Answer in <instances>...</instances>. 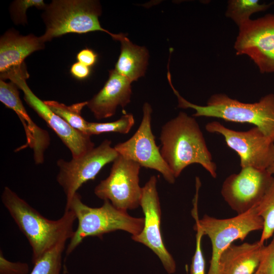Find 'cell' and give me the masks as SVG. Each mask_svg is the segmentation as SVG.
Masks as SVG:
<instances>
[{
    "mask_svg": "<svg viewBox=\"0 0 274 274\" xmlns=\"http://www.w3.org/2000/svg\"><path fill=\"white\" fill-rule=\"evenodd\" d=\"M159 140L161 155L176 178L193 163L201 165L216 178V164L193 116L180 112L162 126Z\"/></svg>",
    "mask_w": 274,
    "mask_h": 274,
    "instance_id": "1",
    "label": "cell"
},
{
    "mask_svg": "<svg viewBox=\"0 0 274 274\" xmlns=\"http://www.w3.org/2000/svg\"><path fill=\"white\" fill-rule=\"evenodd\" d=\"M1 199L27 238L32 249L33 264L61 241L72 237L76 217L72 210H65L58 220L48 219L8 187L4 188Z\"/></svg>",
    "mask_w": 274,
    "mask_h": 274,
    "instance_id": "2",
    "label": "cell"
},
{
    "mask_svg": "<svg viewBox=\"0 0 274 274\" xmlns=\"http://www.w3.org/2000/svg\"><path fill=\"white\" fill-rule=\"evenodd\" d=\"M176 95L178 108L194 110L193 117H207L222 119L238 123L254 125L274 142V94L262 96L258 102L246 103L232 98L224 93L210 96L206 106L197 105L183 97L169 82Z\"/></svg>",
    "mask_w": 274,
    "mask_h": 274,
    "instance_id": "3",
    "label": "cell"
},
{
    "mask_svg": "<svg viewBox=\"0 0 274 274\" xmlns=\"http://www.w3.org/2000/svg\"><path fill=\"white\" fill-rule=\"evenodd\" d=\"M68 210L74 212L78 224L67 247L66 257L87 237H99L118 230L126 231L132 236L136 235L142 231L144 225V218L132 217L127 211L116 208L108 200H104L100 207H90L82 202L78 192L68 209L65 210Z\"/></svg>",
    "mask_w": 274,
    "mask_h": 274,
    "instance_id": "4",
    "label": "cell"
},
{
    "mask_svg": "<svg viewBox=\"0 0 274 274\" xmlns=\"http://www.w3.org/2000/svg\"><path fill=\"white\" fill-rule=\"evenodd\" d=\"M45 10L43 18L46 29L40 37L44 43L68 33L102 31L119 41L125 35L111 33L101 27L98 20L101 7L95 1L55 0Z\"/></svg>",
    "mask_w": 274,
    "mask_h": 274,
    "instance_id": "5",
    "label": "cell"
},
{
    "mask_svg": "<svg viewBox=\"0 0 274 274\" xmlns=\"http://www.w3.org/2000/svg\"><path fill=\"white\" fill-rule=\"evenodd\" d=\"M193 199L192 216L204 235H207L212 244V253L207 274H222L220 259L223 251L236 240L243 241L251 232L262 230L263 220L259 215L256 207L248 212L227 219H217L205 215L199 219L197 203L199 190L196 189Z\"/></svg>",
    "mask_w": 274,
    "mask_h": 274,
    "instance_id": "6",
    "label": "cell"
},
{
    "mask_svg": "<svg viewBox=\"0 0 274 274\" xmlns=\"http://www.w3.org/2000/svg\"><path fill=\"white\" fill-rule=\"evenodd\" d=\"M28 77L23 64L1 74V80L10 79L23 91L24 100L60 138L70 151L72 158L82 156L93 148L91 136L73 128L33 93L26 81Z\"/></svg>",
    "mask_w": 274,
    "mask_h": 274,
    "instance_id": "7",
    "label": "cell"
},
{
    "mask_svg": "<svg viewBox=\"0 0 274 274\" xmlns=\"http://www.w3.org/2000/svg\"><path fill=\"white\" fill-rule=\"evenodd\" d=\"M111 143L106 139L81 156L69 161L57 160L56 180L65 195V210L68 209L73 197L83 184L94 179L106 164L113 162L119 156Z\"/></svg>",
    "mask_w": 274,
    "mask_h": 274,
    "instance_id": "8",
    "label": "cell"
},
{
    "mask_svg": "<svg viewBox=\"0 0 274 274\" xmlns=\"http://www.w3.org/2000/svg\"><path fill=\"white\" fill-rule=\"evenodd\" d=\"M141 165L121 155L113 162L109 176L94 188V194L116 208L127 211L140 206L142 187L139 185Z\"/></svg>",
    "mask_w": 274,
    "mask_h": 274,
    "instance_id": "9",
    "label": "cell"
},
{
    "mask_svg": "<svg viewBox=\"0 0 274 274\" xmlns=\"http://www.w3.org/2000/svg\"><path fill=\"white\" fill-rule=\"evenodd\" d=\"M205 128L209 132L224 137L228 147L239 156L241 167L267 169L274 163V142L257 127L247 131H236L214 121L207 123Z\"/></svg>",
    "mask_w": 274,
    "mask_h": 274,
    "instance_id": "10",
    "label": "cell"
},
{
    "mask_svg": "<svg viewBox=\"0 0 274 274\" xmlns=\"http://www.w3.org/2000/svg\"><path fill=\"white\" fill-rule=\"evenodd\" d=\"M234 48L236 55L248 56L261 73H274V14L238 27Z\"/></svg>",
    "mask_w": 274,
    "mask_h": 274,
    "instance_id": "11",
    "label": "cell"
},
{
    "mask_svg": "<svg viewBox=\"0 0 274 274\" xmlns=\"http://www.w3.org/2000/svg\"><path fill=\"white\" fill-rule=\"evenodd\" d=\"M143 112L142 121L134 134L114 147L120 155L139 163L141 166L158 171L168 183L173 184L176 178L163 159L152 131V109L149 103L144 104Z\"/></svg>",
    "mask_w": 274,
    "mask_h": 274,
    "instance_id": "12",
    "label": "cell"
},
{
    "mask_svg": "<svg viewBox=\"0 0 274 274\" xmlns=\"http://www.w3.org/2000/svg\"><path fill=\"white\" fill-rule=\"evenodd\" d=\"M273 176L267 169L252 166L242 167L239 173L227 177L223 183L221 194L237 214L258 206L269 186Z\"/></svg>",
    "mask_w": 274,
    "mask_h": 274,
    "instance_id": "13",
    "label": "cell"
},
{
    "mask_svg": "<svg viewBox=\"0 0 274 274\" xmlns=\"http://www.w3.org/2000/svg\"><path fill=\"white\" fill-rule=\"evenodd\" d=\"M157 179L151 176L144 187L140 206L142 208L145 217L142 231L132 236V239L150 248L159 258L169 274L176 271V262L165 248L162 238L161 208L157 190Z\"/></svg>",
    "mask_w": 274,
    "mask_h": 274,
    "instance_id": "14",
    "label": "cell"
},
{
    "mask_svg": "<svg viewBox=\"0 0 274 274\" xmlns=\"http://www.w3.org/2000/svg\"><path fill=\"white\" fill-rule=\"evenodd\" d=\"M131 83L115 69L110 70L104 87L87 101V106L94 117L108 118L115 115L118 107L125 108L130 101Z\"/></svg>",
    "mask_w": 274,
    "mask_h": 274,
    "instance_id": "15",
    "label": "cell"
},
{
    "mask_svg": "<svg viewBox=\"0 0 274 274\" xmlns=\"http://www.w3.org/2000/svg\"><path fill=\"white\" fill-rule=\"evenodd\" d=\"M40 37L22 36L14 30L6 31L0 39V72L5 73L21 66L24 59L35 51L43 49Z\"/></svg>",
    "mask_w": 274,
    "mask_h": 274,
    "instance_id": "16",
    "label": "cell"
},
{
    "mask_svg": "<svg viewBox=\"0 0 274 274\" xmlns=\"http://www.w3.org/2000/svg\"><path fill=\"white\" fill-rule=\"evenodd\" d=\"M264 244L259 241L240 245L231 244L222 253L220 267L222 274H254L260 264Z\"/></svg>",
    "mask_w": 274,
    "mask_h": 274,
    "instance_id": "17",
    "label": "cell"
},
{
    "mask_svg": "<svg viewBox=\"0 0 274 274\" xmlns=\"http://www.w3.org/2000/svg\"><path fill=\"white\" fill-rule=\"evenodd\" d=\"M121 51L114 68L131 82L145 75L149 60V52L145 47L133 44L125 36L120 41Z\"/></svg>",
    "mask_w": 274,
    "mask_h": 274,
    "instance_id": "18",
    "label": "cell"
},
{
    "mask_svg": "<svg viewBox=\"0 0 274 274\" xmlns=\"http://www.w3.org/2000/svg\"><path fill=\"white\" fill-rule=\"evenodd\" d=\"M44 101L52 111L71 126L78 131L87 134L88 122L81 116V111L83 108L87 106V101L74 104L70 106H66L64 104L55 100Z\"/></svg>",
    "mask_w": 274,
    "mask_h": 274,
    "instance_id": "19",
    "label": "cell"
},
{
    "mask_svg": "<svg viewBox=\"0 0 274 274\" xmlns=\"http://www.w3.org/2000/svg\"><path fill=\"white\" fill-rule=\"evenodd\" d=\"M272 4H261L257 0H230L225 15L239 27L251 19L250 16L253 14L264 11Z\"/></svg>",
    "mask_w": 274,
    "mask_h": 274,
    "instance_id": "20",
    "label": "cell"
},
{
    "mask_svg": "<svg viewBox=\"0 0 274 274\" xmlns=\"http://www.w3.org/2000/svg\"><path fill=\"white\" fill-rule=\"evenodd\" d=\"M256 208L259 215L263 220V228L259 241L264 244L274 234V177Z\"/></svg>",
    "mask_w": 274,
    "mask_h": 274,
    "instance_id": "21",
    "label": "cell"
},
{
    "mask_svg": "<svg viewBox=\"0 0 274 274\" xmlns=\"http://www.w3.org/2000/svg\"><path fill=\"white\" fill-rule=\"evenodd\" d=\"M66 241H61L36 261L30 274H60L62 254Z\"/></svg>",
    "mask_w": 274,
    "mask_h": 274,
    "instance_id": "22",
    "label": "cell"
},
{
    "mask_svg": "<svg viewBox=\"0 0 274 274\" xmlns=\"http://www.w3.org/2000/svg\"><path fill=\"white\" fill-rule=\"evenodd\" d=\"M134 124V119L133 115L125 114L119 119L113 122H88L87 133L90 136L109 132L127 134Z\"/></svg>",
    "mask_w": 274,
    "mask_h": 274,
    "instance_id": "23",
    "label": "cell"
},
{
    "mask_svg": "<svg viewBox=\"0 0 274 274\" xmlns=\"http://www.w3.org/2000/svg\"><path fill=\"white\" fill-rule=\"evenodd\" d=\"M31 7L45 9L47 6L42 0H17L13 2L10 7V14L14 23H26V11Z\"/></svg>",
    "mask_w": 274,
    "mask_h": 274,
    "instance_id": "24",
    "label": "cell"
},
{
    "mask_svg": "<svg viewBox=\"0 0 274 274\" xmlns=\"http://www.w3.org/2000/svg\"><path fill=\"white\" fill-rule=\"evenodd\" d=\"M194 229L196 231V246L192 259L190 274H205V260L201 248L202 237L204 233L196 223Z\"/></svg>",
    "mask_w": 274,
    "mask_h": 274,
    "instance_id": "25",
    "label": "cell"
},
{
    "mask_svg": "<svg viewBox=\"0 0 274 274\" xmlns=\"http://www.w3.org/2000/svg\"><path fill=\"white\" fill-rule=\"evenodd\" d=\"M271 242L263 247L257 270L262 274H274V234Z\"/></svg>",
    "mask_w": 274,
    "mask_h": 274,
    "instance_id": "26",
    "label": "cell"
},
{
    "mask_svg": "<svg viewBox=\"0 0 274 274\" xmlns=\"http://www.w3.org/2000/svg\"><path fill=\"white\" fill-rule=\"evenodd\" d=\"M29 272L27 263L10 261L5 258L0 251V274H27Z\"/></svg>",
    "mask_w": 274,
    "mask_h": 274,
    "instance_id": "27",
    "label": "cell"
},
{
    "mask_svg": "<svg viewBox=\"0 0 274 274\" xmlns=\"http://www.w3.org/2000/svg\"><path fill=\"white\" fill-rule=\"evenodd\" d=\"M77 59L78 62L90 67L95 63L97 55L93 50L87 48L78 53Z\"/></svg>",
    "mask_w": 274,
    "mask_h": 274,
    "instance_id": "28",
    "label": "cell"
},
{
    "mask_svg": "<svg viewBox=\"0 0 274 274\" xmlns=\"http://www.w3.org/2000/svg\"><path fill=\"white\" fill-rule=\"evenodd\" d=\"M70 71L72 75L76 78L84 79L89 76L90 68L85 64L77 62L72 65Z\"/></svg>",
    "mask_w": 274,
    "mask_h": 274,
    "instance_id": "29",
    "label": "cell"
},
{
    "mask_svg": "<svg viewBox=\"0 0 274 274\" xmlns=\"http://www.w3.org/2000/svg\"><path fill=\"white\" fill-rule=\"evenodd\" d=\"M267 170L271 174H274V163L270 165L267 169Z\"/></svg>",
    "mask_w": 274,
    "mask_h": 274,
    "instance_id": "30",
    "label": "cell"
},
{
    "mask_svg": "<svg viewBox=\"0 0 274 274\" xmlns=\"http://www.w3.org/2000/svg\"><path fill=\"white\" fill-rule=\"evenodd\" d=\"M254 274H262V273L257 269Z\"/></svg>",
    "mask_w": 274,
    "mask_h": 274,
    "instance_id": "31",
    "label": "cell"
}]
</instances>
